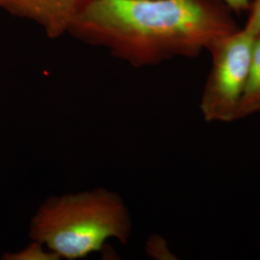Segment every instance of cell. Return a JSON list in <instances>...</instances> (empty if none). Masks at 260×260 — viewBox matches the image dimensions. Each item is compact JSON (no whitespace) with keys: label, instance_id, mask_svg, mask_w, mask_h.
<instances>
[{"label":"cell","instance_id":"1","mask_svg":"<svg viewBox=\"0 0 260 260\" xmlns=\"http://www.w3.org/2000/svg\"><path fill=\"white\" fill-rule=\"evenodd\" d=\"M238 30L213 0H93L69 32L135 67L200 55Z\"/></svg>","mask_w":260,"mask_h":260},{"label":"cell","instance_id":"2","mask_svg":"<svg viewBox=\"0 0 260 260\" xmlns=\"http://www.w3.org/2000/svg\"><path fill=\"white\" fill-rule=\"evenodd\" d=\"M131 221L121 198L99 189L51 198L40 207L30 226L32 240L57 258H83L114 238L125 244Z\"/></svg>","mask_w":260,"mask_h":260},{"label":"cell","instance_id":"3","mask_svg":"<svg viewBox=\"0 0 260 260\" xmlns=\"http://www.w3.org/2000/svg\"><path fill=\"white\" fill-rule=\"evenodd\" d=\"M255 38L247 30L238 29L218 40L208 49L212 60L211 70L200 104L205 121L239 120Z\"/></svg>","mask_w":260,"mask_h":260},{"label":"cell","instance_id":"4","mask_svg":"<svg viewBox=\"0 0 260 260\" xmlns=\"http://www.w3.org/2000/svg\"><path fill=\"white\" fill-rule=\"evenodd\" d=\"M93 0H5L0 7L35 21L51 39L69 32L73 20Z\"/></svg>","mask_w":260,"mask_h":260},{"label":"cell","instance_id":"5","mask_svg":"<svg viewBox=\"0 0 260 260\" xmlns=\"http://www.w3.org/2000/svg\"><path fill=\"white\" fill-rule=\"evenodd\" d=\"M260 111V35L255 38L251 66L242 98L239 120Z\"/></svg>","mask_w":260,"mask_h":260},{"label":"cell","instance_id":"6","mask_svg":"<svg viewBox=\"0 0 260 260\" xmlns=\"http://www.w3.org/2000/svg\"><path fill=\"white\" fill-rule=\"evenodd\" d=\"M44 246L39 244L37 242H33L32 245H30L27 249L23 250L20 252L15 253V254H10L9 257H4L7 259H47L44 256H50V258L52 259L53 257L51 256H55L53 253L49 252L47 253V251H44Z\"/></svg>","mask_w":260,"mask_h":260},{"label":"cell","instance_id":"7","mask_svg":"<svg viewBox=\"0 0 260 260\" xmlns=\"http://www.w3.org/2000/svg\"><path fill=\"white\" fill-rule=\"evenodd\" d=\"M250 9L251 14L244 29L257 37L260 35V0H254Z\"/></svg>","mask_w":260,"mask_h":260},{"label":"cell","instance_id":"8","mask_svg":"<svg viewBox=\"0 0 260 260\" xmlns=\"http://www.w3.org/2000/svg\"><path fill=\"white\" fill-rule=\"evenodd\" d=\"M230 9L234 11H244L250 9L251 0H222Z\"/></svg>","mask_w":260,"mask_h":260},{"label":"cell","instance_id":"9","mask_svg":"<svg viewBox=\"0 0 260 260\" xmlns=\"http://www.w3.org/2000/svg\"><path fill=\"white\" fill-rule=\"evenodd\" d=\"M4 1H5V0H0V5H1V4H2Z\"/></svg>","mask_w":260,"mask_h":260}]
</instances>
